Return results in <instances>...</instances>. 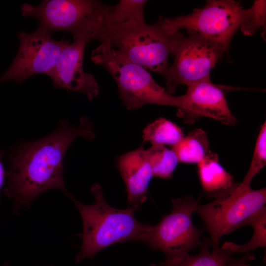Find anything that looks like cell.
Masks as SVG:
<instances>
[{
	"label": "cell",
	"instance_id": "obj_12",
	"mask_svg": "<svg viewBox=\"0 0 266 266\" xmlns=\"http://www.w3.org/2000/svg\"><path fill=\"white\" fill-rule=\"evenodd\" d=\"M89 41L73 39L62 50L60 57L46 75L52 79L55 88H65L84 94L92 100L99 93V85L92 74L84 71L83 59L84 50Z\"/></svg>",
	"mask_w": 266,
	"mask_h": 266
},
{
	"label": "cell",
	"instance_id": "obj_11",
	"mask_svg": "<svg viewBox=\"0 0 266 266\" xmlns=\"http://www.w3.org/2000/svg\"><path fill=\"white\" fill-rule=\"evenodd\" d=\"M182 96L183 107L178 109L177 114L185 122L192 123L206 117L226 125L236 123L224 92L212 83L210 76L187 86L186 93Z\"/></svg>",
	"mask_w": 266,
	"mask_h": 266
},
{
	"label": "cell",
	"instance_id": "obj_4",
	"mask_svg": "<svg viewBox=\"0 0 266 266\" xmlns=\"http://www.w3.org/2000/svg\"><path fill=\"white\" fill-rule=\"evenodd\" d=\"M94 50L91 58L97 65L103 66L114 79L119 97L128 110L141 108L147 104L183 107L182 96L168 93L158 84L144 67L122 59L116 55L107 39Z\"/></svg>",
	"mask_w": 266,
	"mask_h": 266
},
{
	"label": "cell",
	"instance_id": "obj_5",
	"mask_svg": "<svg viewBox=\"0 0 266 266\" xmlns=\"http://www.w3.org/2000/svg\"><path fill=\"white\" fill-rule=\"evenodd\" d=\"M172 34L158 22L148 25L145 21H132L107 25L99 40L107 39L122 59L164 76L169 66Z\"/></svg>",
	"mask_w": 266,
	"mask_h": 266
},
{
	"label": "cell",
	"instance_id": "obj_19",
	"mask_svg": "<svg viewBox=\"0 0 266 266\" xmlns=\"http://www.w3.org/2000/svg\"><path fill=\"white\" fill-rule=\"evenodd\" d=\"M147 157L150 163L153 176L169 179L179 163L178 159L171 149L165 146L152 145L146 149Z\"/></svg>",
	"mask_w": 266,
	"mask_h": 266
},
{
	"label": "cell",
	"instance_id": "obj_3",
	"mask_svg": "<svg viewBox=\"0 0 266 266\" xmlns=\"http://www.w3.org/2000/svg\"><path fill=\"white\" fill-rule=\"evenodd\" d=\"M111 6L95 0H44L37 5L24 3L21 11L23 16L38 20L39 30L69 32L73 39L90 41L104 33Z\"/></svg>",
	"mask_w": 266,
	"mask_h": 266
},
{
	"label": "cell",
	"instance_id": "obj_25",
	"mask_svg": "<svg viewBox=\"0 0 266 266\" xmlns=\"http://www.w3.org/2000/svg\"></svg>",
	"mask_w": 266,
	"mask_h": 266
},
{
	"label": "cell",
	"instance_id": "obj_20",
	"mask_svg": "<svg viewBox=\"0 0 266 266\" xmlns=\"http://www.w3.org/2000/svg\"><path fill=\"white\" fill-rule=\"evenodd\" d=\"M146 0H120L111 5L107 18V25H117L132 21H145L144 7Z\"/></svg>",
	"mask_w": 266,
	"mask_h": 266
},
{
	"label": "cell",
	"instance_id": "obj_15",
	"mask_svg": "<svg viewBox=\"0 0 266 266\" xmlns=\"http://www.w3.org/2000/svg\"><path fill=\"white\" fill-rule=\"evenodd\" d=\"M198 172L208 196L228 189L234 184L233 176L220 164L217 154L211 151L198 164Z\"/></svg>",
	"mask_w": 266,
	"mask_h": 266
},
{
	"label": "cell",
	"instance_id": "obj_17",
	"mask_svg": "<svg viewBox=\"0 0 266 266\" xmlns=\"http://www.w3.org/2000/svg\"><path fill=\"white\" fill-rule=\"evenodd\" d=\"M184 136L181 127L164 118H160L148 124L142 132L143 141H149L152 145L172 146Z\"/></svg>",
	"mask_w": 266,
	"mask_h": 266
},
{
	"label": "cell",
	"instance_id": "obj_24",
	"mask_svg": "<svg viewBox=\"0 0 266 266\" xmlns=\"http://www.w3.org/2000/svg\"><path fill=\"white\" fill-rule=\"evenodd\" d=\"M2 266H9L7 263H5Z\"/></svg>",
	"mask_w": 266,
	"mask_h": 266
},
{
	"label": "cell",
	"instance_id": "obj_7",
	"mask_svg": "<svg viewBox=\"0 0 266 266\" xmlns=\"http://www.w3.org/2000/svg\"><path fill=\"white\" fill-rule=\"evenodd\" d=\"M187 32L185 36L180 32L172 34L173 63L163 76L170 94L179 85L188 86L210 76L211 69L228 50L195 31Z\"/></svg>",
	"mask_w": 266,
	"mask_h": 266
},
{
	"label": "cell",
	"instance_id": "obj_26",
	"mask_svg": "<svg viewBox=\"0 0 266 266\" xmlns=\"http://www.w3.org/2000/svg\"></svg>",
	"mask_w": 266,
	"mask_h": 266
},
{
	"label": "cell",
	"instance_id": "obj_13",
	"mask_svg": "<svg viewBox=\"0 0 266 266\" xmlns=\"http://www.w3.org/2000/svg\"><path fill=\"white\" fill-rule=\"evenodd\" d=\"M118 170L125 182L130 207L135 211L146 200L152 170L142 147L120 156L117 160Z\"/></svg>",
	"mask_w": 266,
	"mask_h": 266
},
{
	"label": "cell",
	"instance_id": "obj_21",
	"mask_svg": "<svg viewBox=\"0 0 266 266\" xmlns=\"http://www.w3.org/2000/svg\"><path fill=\"white\" fill-rule=\"evenodd\" d=\"M266 1L256 0L248 9H244V13L240 31L246 36L253 35L261 29L266 31Z\"/></svg>",
	"mask_w": 266,
	"mask_h": 266
},
{
	"label": "cell",
	"instance_id": "obj_1",
	"mask_svg": "<svg viewBox=\"0 0 266 266\" xmlns=\"http://www.w3.org/2000/svg\"><path fill=\"white\" fill-rule=\"evenodd\" d=\"M79 136L87 140L95 136L92 123L87 117H81L77 126L61 121L50 135L22 143L12 153L4 192L14 200L16 211L51 189H59L71 199L73 198L63 178V161L69 146Z\"/></svg>",
	"mask_w": 266,
	"mask_h": 266
},
{
	"label": "cell",
	"instance_id": "obj_22",
	"mask_svg": "<svg viewBox=\"0 0 266 266\" xmlns=\"http://www.w3.org/2000/svg\"><path fill=\"white\" fill-rule=\"evenodd\" d=\"M266 165V122L262 125L258 135L248 170L241 184L250 186L255 176Z\"/></svg>",
	"mask_w": 266,
	"mask_h": 266
},
{
	"label": "cell",
	"instance_id": "obj_16",
	"mask_svg": "<svg viewBox=\"0 0 266 266\" xmlns=\"http://www.w3.org/2000/svg\"><path fill=\"white\" fill-rule=\"evenodd\" d=\"M179 163L199 164L211 151L206 133L196 129L172 146Z\"/></svg>",
	"mask_w": 266,
	"mask_h": 266
},
{
	"label": "cell",
	"instance_id": "obj_18",
	"mask_svg": "<svg viewBox=\"0 0 266 266\" xmlns=\"http://www.w3.org/2000/svg\"><path fill=\"white\" fill-rule=\"evenodd\" d=\"M251 225L254 230L253 234L250 240L244 244L239 245L232 242H225L222 247L233 254L245 253L258 248H265L266 246V206L246 219L241 225Z\"/></svg>",
	"mask_w": 266,
	"mask_h": 266
},
{
	"label": "cell",
	"instance_id": "obj_2",
	"mask_svg": "<svg viewBox=\"0 0 266 266\" xmlns=\"http://www.w3.org/2000/svg\"><path fill=\"white\" fill-rule=\"evenodd\" d=\"M95 202L85 204L72 198L83 222L82 245L75 263L93 258L101 250L117 243L142 241L151 225L139 222L134 216V209L111 206L105 200L101 186L91 188Z\"/></svg>",
	"mask_w": 266,
	"mask_h": 266
},
{
	"label": "cell",
	"instance_id": "obj_14",
	"mask_svg": "<svg viewBox=\"0 0 266 266\" xmlns=\"http://www.w3.org/2000/svg\"><path fill=\"white\" fill-rule=\"evenodd\" d=\"M201 250L197 255L185 254L178 258L166 260L150 266H246L254 257L245 253L238 259L232 257V253L220 247L213 248L211 240H204L200 246Z\"/></svg>",
	"mask_w": 266,
	"mask_h": 266
},
{
	"label": "cell",
	"instance_id": "obj_8",
	"mask_svg": "<svg viewBox=\"0 0 266 266\" xmlns=\"http://www.w3.org/2000/svg\"><path fill=\"white\" fill-rule=\"evenodd\" d=\"M244 13L240 1L211 0L189 14L161 18L157 22L168 34L186 29L228 49L233 35L241 24Z\"/></svg>",
	"mask_w": 266,
	"mask_h": 266
},
{
	"label": "cell",
	"instance_id": "obj_23",
	"mask_svg": "<svg viewBox=\"0 0 266 266\" xmlns=\"http://www.w3.org/2000/svg\"><path fill=\"white\" fill-rule=\"evenodd\" d=\"M2 154L3 152L0 151V191L3 185L5 177V171L1 162Z\"/></svg>",
	"mask_w": 266,
	"mask_h": 266
},
{
	"label": "cell",
	"instance_id": "obj_6",
	"mask_svg": "<svg viewBox=\"0 0 266 266\" xmlns=\"http://www.w3.org/2000/svg\"><path fill=\"white\" fill-rule=\"evenodd\" d=\"M209 197L215 199L204 204L198 203L194 212L202 219L212 248H216L223 235L241 227L246 219L265 206L266 189L254 190L241 182L234 183L229 189Z\"/></svg>",
	"mask_w": 266,
	"mask_h": 266
},
{
	"label": "cell",
	"instance_id": "obj_10",
	"mask_svg": "<svg viewBox=\"0 0 266 266\" xmlns=\"http://www.w3.org/2000/svg\"><path fill=\"white\" fill-rule=\"evenodd\" d=\"M20 44L10 67L0 76V83L12 80L21 84L38 73L46 74L57 63L63 49L69 41L53 39L51 34L36 29L34 32H21Z\"/></svg>",
	"mask_w": 266,
	"mask_h": 266
},
{
	"label": "cell",
	"instance_id": "obj_9",
	"mask_svg": "<svg viewBox=\"0 0 266 266\" xmlns=\"http://www.w3.org/2000/svg\"><path fill=\"white\" fill-rule=\"evenodd\" d=\"M172 209L155 226H151L141 242L161 251L171 260L188 254L200 246L203 230L196 228L192 217L198 203L192 197L172 200Z\"/></svg>",
	"mask_w": 266,
	"mask_h": 266
}]
</instances>
